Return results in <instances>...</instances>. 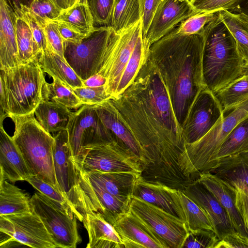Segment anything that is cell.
Instances as JSON below:
<instances>
[{
    "label": "cell",
    "mask_w": 248,
    "mask_h": 248,
    "mask_svg": "<svg viewBox=\"0 0 248 248\" xmlns=\"http://www.w3.org/2000/svg\"><path fill=\"white\" fill-rule=\"evenodd\" d=\"M241 0H190L199 13H217L223 10L231 12Z\"/></svg>",
    "instance_id": "bcb514c9"
},
{
    "label": "cell",
    "mask_w": 248,
    "mask_h": 248,
    "mask_svg": "<svg viewBox=\"0 0 248 248\" xmlns=\"http://www.w3.org/2000/svg\"><path fill=\"white\" fill-rule=\"evenodd\" d=\"M55 21L58 23L59 31L64 42L78 43L87 36L76 31L64 22Z\"/></svg>",
    "instance_id": "f5cc1de1"
},
{
    "label": "cell",
    "mask_w": 248,
    "mask_h": 248,
    "mask_svg": "<svg viewBox=\"0 0 248 248\" xmlns=\"http://www.w3.org/2000/svg\"><path fill=\"white\" fill-rule=\"evenodd\" d=\"M109 99L138 144L141 176L166 182L180 176L178 159L186 142L166 86L148 54L132 83Z\"/></svg>",
    "instance_id": "6da1fadb"
},
{
    "label": "cell",
    "mask_w": 248,
    "mask_h": 248,
    "mask_svg": "<svg viewBox=\"0 0 248 248\" xmlns=\"http://www.w3.org/2000/svg\"><path fill=\"white\" fill-rule=\"evenodd\" d=\"M133 196L156 205L185 222L177 189L161 183L145 181L140 176L137 181Z\"/></svg>",
    "instance_id": "d6986e66"
},
{
    "label": "cell",
    "mask_w": 248,
    "mask_h": 248,
    "mask_svg": "<svg viewBox=\"0 0 248 248\" xmlns=\"http://www.w3.org/2000/svg\"><path fill=\"white\" fill-rule=\"evenodd\" d=\"M147 55L148 54H146L144 51L141 32L139 36L133 52L123 72L113 97L123 93L132 83Z\"/></svg>",
    "instance_id": "ab89813d"
},
{
    "label": "cell",
    "mask_w": 248,
    "mask_h": 248,
    "mask_svg": "<svg viewBox=\"0 0 248 248\" xmlns=\"http://www.w3.org/2000/svg\"><path fill=\"white\" fill-rule=\"evenodd\" d=\"M241 76H248V61H244L242 66Z\"/></svg>",
    "instance_id": "91938a15"
},
{
    "label": "cell",
    "mask_w": 248,
    "mask_h": 248,
    "mask_svg": "<svg viewBox=\"0 0 248 248\" xmlns=\"http://www.w3.org/2000/svg\"><path fill=\"white\" fill-rule=\"evenodd\" d=\"M215 95L226 114L248 99V76H240Z\"/></svg>",
    "instance_id": "d590c367"
},
{
    "label": "cell",
    "mask_w": 248,
    "mask_h": 248,
    "mask_svg": "<svg viewBox=\"0 0 248 248\" xmlns=\"http://www.w3.org/2000/svg\"><path fill=\"white\" fill-rule=\"evenodd\" d=\"M111 31L109 26H100L78 43L64 42V58L82 80L97 74Z\"/></svg>",
    "instance_id": "7c38bea8"
},
{
    "label": "cell",
    "mask_w": 248,
    "mask_h": 248,
    "mask_svg": "<svg viewBox=\"0 0 248 248\" xmlns=\"http://www.w3.org/2000/svg\"><path fill=\"white\" fill-rule=\"evenodd\" d=\"M72 113L63 105L44 100L34 111L37 121L49 133L67 129Z\"/></svg>",
    "instance_id": "f1b7e54d"
},
{
    "label": "cell",
    "mask_w": 248,
    "mask_h": 248,
    "mask_svg": "<svg viewBox=\"0 0 248 248\" xmlns=\"http://www.w3.org/2000/svg\"><path fill=\"white\" fill-rule=\"evenodd\" d=\"M141 19L140 0H114L110 27L115 32L121 33Z\"/></svg>",
    "instance_id": "1f68e13d"
},
{
    "label": "cell",
    "mask_w": 248,
    "mask_h": 248,
    "mask_svg": "<svg viewBox=\"0 0 248 248\" xmlns=\"http://www.w3.org/2000/svg\"><path fill=\"white\" fill-rule=\"evenodd\" d=\"M11 119L15 124L12 138L32 176L59 190L54 165V137L40 124L34 113Z\"/></svg>",
    "instance_id": "277c9868"
},
{
    "label": "cell",
    "mask_w": 248,
    "mask_h": 248,
    "mask_svg": "<svg viewBox=\"0 0 248 248\" xmlns=\"http://www.w3.org/2000/svg\"><path fill=\"white\" fill-rule=\"evenodd\" d=\"M54 138L53 153L56 180L59 190L70 200L78 174L72 161L67 129L57 132Z\"/></svg>",
    "instance_id": "ac0fdd59"
},
{
    "label": "cell",
    "mask_w": 248,
    "mask_h": 248,
    "mask_svg": "<svg viewBox=\"0 0 248 248\" xmlns=\"http://www.w3.org/2000/svg\"><path fill=\"white\" fill-rule=\"evenodd\" d=\"M231 12L242 13L248 16V0H241Z\"/></svg>",
    "instance_id": "6f0895ef"
},
{
    "label": "cell",
    "mask_w": 248,
    "mask_h": 248,
    "mask_svg": "<svg viewBox=\"0 0 248 248\" xmlns=\"http://www.w3.org/2000/svg\"><path fill=\"white\" fill-rule=\"evenodd\" d=\"M202 34H182L175 27L153 43L148 56L160 75L182 127L200 91L202 74Z\"/></svg>",
    "instance_id": "7a4b0ae2"
},
{
    "label": "cell",
    "mask_w": 248,
    "mask_h": 248,
    "mask_svg": "<svg viewBox=\"0 0 248 248\" xmlns=\"http://www.w3.org/2000/svg\"><path fill=\"white\" fill-rule=\"evenodd\" d=\"M248 248V236L236 231L228 233L219 239L215 248Z\"/></svg>",
    "instance_id": "681fc988"
},
{
    "label": "cell",
    "mask_w": 248,
    "mask_h": 248,
    "mask_svg": "<svg viewBox=\"0 0 248 248\" xmlns=\"http://www.w3.org/2000/svg\"><path fill=\"white\" fill-rule=\"evenodd\" d=\"M217 16V13L197 14L182 21L176 27V31L182 34H202L205 25Z\"/></svg>",
    "instance_id": "7bdbcfd3"
},
{
    "label": "cell",
    "mask_w": 248,
    "mask_h": 248,
    "mask_svg": "<svg viewBox=\"0 0 248 248\" xmlns=\"http://www.w3.org/2000/svg\"><path fill=\"white\" fill-rule=\"evenodd\" d=\"M38 60L43 71L53 78H57L72 89L84 87L82 79L67 62L64 58L56 53L47 44Z\"/></svg>",
    "instance_id": "83f0119b"
},
{
    "label": "cell",
    "mask_w": 248,
    "mask_h": 248,
    "mask_svg": "<svg viewBox=\"0 0 248 248\" xmlns=\"http://www.w3.org/2000/svg\"><path fill=\"white\" fill-rule=\"evenodd\" d=\"M248 117V99L227 112L202 138L186 144L178 163L183 174L189 178L213 167L217 153L223 141L243 120Z\"/></svg>",
    "instance_id": "5b68a950"
},
{
    "label": "cell",
    "mask_w": 248,
    "mask_h": 248,
    "mask_svg": "<svg viewBox=\"0 0 248 248\" xmlns=\"http://www.w3.org/2000/svg\"><path fill=\"white\" fill-rule=\"evenodd\" d=\"M94 24L109 26L114 0H86Z\"/></svg>",
    "instance_id": "ee69618b"
},
{
    "label": "cell",
    "mask_w": 248,
    "mask_h": 248,
    "mask_svg": "<svg viewBox=\"0 0 248 248\" xmlns=\"http://www.w3.org/2000/svg\"><path fill=\"white\" fill-rule=\"evenodd\" d=\"M217 14L233 36L240 56L248 61V16L225 10Z\"/></svg>",
    "instance_id": "4dcf8cb0"
},
{
    "label": "cell",
    "mask_w": 248,
    "mask_h": 248,
    "mask_svg": "<svg viewBox=\"0 0 248 248\" xmlns=\"http://www.w3.org/2000/svg\"><path fill=\"white\" fill-rule=\"evenodd\" d=\"M47 44L62 57H64V41L59 31L58 23L55 21L49 22L44 28Z\"/></svg>",
    "instance_id": "7dc6e473"
},
{
    "label": "cell",
    "mask_w": 248,
    "mask_h": 248,
    "mask_svg": "<svg viewBox=\"0 0 248 248\" xmlns=\"http://www.w3.org/2000/svg\"><path fill=\"white\" fill-rule=\"evenodd\" d=\"M77 0H64L66 9L71 7Z\"/></svg>",
    "instance_id": "94428289"
},
{
    "label": "cell",
    "mask_w": 248,
    "mask_h": 248,
    "mask_svg": "<svg viewBox=\"0 0 248 248\" xmlns=\"http://www.w3.org/2000/svg\"><path fill=\"white\" fill-rule=\"evenodd\" d=\"M177 194L184 213L185 223L188 230L203 229L216 233L212 220L205 210L182 190L177 189Z\"/></svg>",
    "instance_id": "836d02e7"
},
{
    "label": "cell",
    "mask_w": 248,
    "mask_h": 248,
    "mask_svg": "<svg viewBox=\"0 0 248 248\" xmlns=\"http://www.w3.org/2000/svg\"><path fill=\"white\" fill-rule=\"evenodd\" d=\"M224 115L215 94L203 88L194 101L182 128L186 144L206 135Z\"/></svg>",
    "instance_id": "9a60e30c"
},
{
    "label": "cell",
    "mask_w": 248,
    "mask_h": 248,
    "mask_svg": "<svg viewBox=\"0 0 248 248\" xmlns=\"http://www.w3.org/2000/svg\"><path fill=\"white\" fill-rule=\"evenodd\" d=\"M82 105H94L110 98L106 93L104 86L97 87H80L72 89Z\"/></svg>",
    "instance_id": "f6af8a7d"
},
{
    "label": "cell",
    "mask_w": 248,
    "mask_h": 248,
    "mask_svg": "<svg viewBox=\"0 0 248 248\" xmlns=\"http://www.w3.org/2000/svg\"><path fill=\"white\" fill-rule=\"evenodd\" d=\"M218 241L214 232L203 229L188 230L182 248H215Z\"/></svg>",
    "instance_id": "b9f144b4"
},
{
    "label": "cell",
    "mask_w": 248,
    "mask_h": 248,
    "mask_svg": "<svg viewBox=\"0 0 248 248\" xmlns=\"http://www.w3.org/2000/svg\"><path fill=\"white\" fill-rule=\"evenodd\" d=\"M72 161L76 170L85 172L132 171L141 175L142 171L140 158L116 140L85 148Z\"/></svg>",
    "instance_id": "52a82bcc"
},
{
    "label": "cell",
    "mask_w": 248,
    "mask_h": 248,
    "mask_svg": "<svg viewBox=\"0 0 248 248\" xmlns=\"http://www.w3.org/2000/svg\"><path fill=\"white\" fill-rule=\"evenodd\" d=\"M52 1L62 10L66 9L64 0H51Z\"/></svg>",
    "instance_id": "680465c9"
},
{
    "label": "cell",
    "mask_w": 248,
    "mask_h": 248,
    "mask_svg": "<svg viewBox=\"0 0 248 248\" xmlns=\"http://www.w3.org/2000/svg\"><path fill=\"white\" fill-rule=\"evenodd\" d=\"M82 81L84 86L97 87L104 86L106 82V79L100 75L95 74Z\"/></svg>",
    "instance_id": "9f6ffc18"
},
{
    "label": "cell",
    "mask_w": 248,
    "mask_h": 248,
    "mask_svg": "<svg viewBox=\"0 0 248 248\" xmlns=\"http://www.w3.org/2000/svg\"><path fill=\"white\" fill-rule=\"evenodd\" d=\"M82 222L87 231V248H124V246L113 225L99 212L83 214Z\"/></svg>",
    "instance_id": "cb8c5ba5"
},
{
    "label": "cell",
    "mask_w": 248,
    "mask_h": 248,
    "mask_svg": "<svg viewBox=\"0 0 248 248\" xmlns=\"http://www.w3.org/2000/svg\"><path fill=\"white\" fill-rule=\"evenodd\" d=\"M0 181H26L32 175L12 138L0 125Z\"/></svg>",
    "instance_id": "7402d4cb"
},
{
    "label": "cell",
    "mask_w": 248,
    "mask_h": 248,
    "mask_svg": "<svg viewBox=\"0 0 248 248\" xmlns=\"http://www.w3.org/2000/svg\"><path fill=\"white\" fill-rule=\"evenodd\" d=\"M247 152L248 117L241 121L226 137L217 153L212 169L220 159Z\"/></svg>",
    "instance_id": "e575fe53"
},
{
    "label": "cell",
    "mask_w": 248,
    "mask_h": 248,
    "mask_svg": "<svg viewBox=\"0 0 248 248\" xmlns=\"http://www.w3.org/2000/svg\"><path fill=\"white\" fill-rule=\"evenodd\" d=\"M17 16L7 0H0V69L19 64L16 35Z\"/></svg>",
    "instance_id": "44dd1931"
},
{
    "label": "cell",
    "mask_w": 248,
    "mask_h": 248,
    "mask_svg": "<svg viewBox=\"0 0 248 248\" xmlns=\"http://www.w3.org/2000/svg\"><path fill=\"white\" fill-rule=\"evenodd\" d=\"M31 204L58 248H76L81 238L75 215L68 214L39 192L31 197Z\"/></svg>",
    "instance_id": "30bf717a"
},
{
    "label": "cell",
    "mask_w": 248,
    "mask_h": 248,
    "mask_svg": "<svg viewBox=\"0 0 248 248\" xmlns=\"http://www.w3.org/2000/svg\"><path fill=\"white\" fill-rule=\"evenodd\" d=\"M183 191L208 213L219 239L226 234L235 231L226 211L217 199L197 179L192 181Z\"/></svg>",
    "instance_id": "ffe728a7"
},
{
    "label": "cell",
    "mask_w": 248,
    "mask_h": 248,
    "mask_svg": "<svg viewBox=\"0 0 248 248\" xmlns=\"http://www.w3.org/2000/svg\"><path fill=\"white\" fill-rule=\"evenodd\" d=\"M230 189L233 193L235 206L242 219L248 235V195L239 190Z\"/></svg>",
    "instance_id": "816d5d0a"
},
{
    "label": "cell",
    "mask_w": 248,
    "mask_h": 248,
    "mask_svg": "<svg viewBox=\"0 0 248 248\" xmlns=\"http://www.w3.org/2000/svg\"><path fill=\"white\" fill-rule=\"evenodd\" d=\"M53 21L66 23L76 31L87 35L95 27L86 0H77L71 7L62 11Z\"/></svg>",
    "instance_id": "d6a6232c"
},
{
    "label": "cell",
    "mask_w": 248,
    "mask_h": 248,
    "mask_svg": "<svg viewBox=\"0 0 248 248\" xmlns=\"http://www.w3.org/2000/svg\"><path fill=\"white\" fill-rule=\"evenodd\" d=\"M67 130L72 159L85 148L117 141L101 122L94 105H83L73 112Z\"/></svg>",
    "instance_id": "5bb4252c"
},
{
    "label": "cell",
    "mask_w": 248,
    "mask_h": 248,
    "mask_svg": "<svg viewBox=\"0 0 248 248\" xmlns=\"http://www.w3.org/2000/svg\"><path fill=\"white\" fill-rule=\"evenodd\" d=\"M140 0L143 36L146 34L154 15L162 0Z\"/></svg>",
    "instance_id": "f907efd6"
},
{
    "label": "cell",
    "mask_w": 248,
    "mask_h": 248,
    "mask_svg": "<svg viewBox=\"0 0 248 248\" xmlns=\"http://www.w3.org/2000/svg\"><path fill=\"white\" fill-rule=\"evenodd\" d=\"M129 210L146 223L168 248H182L188 233L185 221L135 196L131 198Z\"/></svg>",
    "instance_id": "4fadbf2b"
},
{
    "label": "cell",
    "mask_w": 248,
    "mask_h": 248,
    "mask_svg": "<svg viewBox=\"0 0 248 248\" xmlns=\"http://www.w3.org/2000/svg\"><path fill=\"white\" fill-rule=\"evenodd\" d=\"M141 32V19L121 33H116L112 29L97 73L106 78L104 87L110 98L115 95L122 75Z\"/></svg>",
    "instance_id": "ba28073f"
},
{
    "label": "cell",
    "mask_w": 248,
    "mask_h": 248,
    "mask_svg": "<svg viewBox=\"0 0 248 248\" xmlns=\"http://www.w3.org/2000/svg\"><path fill=\"white\" fill-rule=\"evenodd\" d=\"M26 8L43 28L56 19L62 11L51 0H34Z\"/></svg>",
    "instance_id": "60d3db41"
},
{
    "label": "cell",
    "mask_w": 248,
    "mask_h": 248,
    "mask_svg": "<svg viewBox=\"0 0 248 248\" xmlns=\"http://www.w3.org/2000/svg\"><path fill=\"white\" fill-rule=\"evenodd\" d=\"M16 35L19 64L39 58L41 52L27 23L17 16Z\"/></svg>",
    "instance_id": "8d00e7d4"
},
{
    "label": "cell",
    "mask_w": 248,
    "mask_h": 248,
    "mask_svg": "<svg viewBox=\"0 0 248 248\" xmlns=\"http://www.w3.org/2000/svg\"><path fill=\"white\" fill-rule=\"evenodd\" d=\"M89 181L100 186L120 200L130 203L138 178L141 175L132 171L85 172L79 170Z\"/></svg>",
    "instance_id": "603a6c76"
},
{
    "label": "cell",
    "mask_w": 248,
    "mask_h": 248,
    "mask_svg": "<svg viewBox=\"0 0 248 248\" xmlns=\"http://www.w3.org/2000/svg\"><path fill=\"white\" fill-rule=\"evenodd\" d=\"M17 17H21L22 11L29 8L34 0H7Z\"/></svg>",
    "instance_id": "11a10c76"
},
{
    "label": "cell",
    "mask_w": 248,
    "mask_h": 248,
    "mask_svg": "<svg viewBox=\"0 0 248 248\" xmlns=\"http://www.w3.org/2000/svg\"><path fill=\"white\" fill-rule=\"evenodd\" d=\"M26 181L53 202L71 215H75L82 222L83 217L67 197L53 185L37 177L32 176Z\"/></svg>",
    "instance_id": "f35d334b"
},
{
    "label": "cell",
    "mask_w": 248,
    "mask_h": 248,
    "mask_svg": "<svg viewBox=\"0 0 248 248\" xmlns=\"http://www.w3.org/2000/svg\"><path fill=\"white\" fill-rule=\"evenodd\" d=\"M197 179L217 199L226 211L233 228L236 232L248 236L235 206L232 190L219 177L209 171L200 172Z\"/></svg>",
    "instance_id": "484cf974"
},
{
    "label": "cell",
    "mask_w": 248,
    "mask_h": 248,
    "mask_svg": "<svg viewBox=\"0 0 248 248\" xmlns=\"http://www.w3.org/2000/svg\"><path fill=\"white\" fill-rule=\"evenodd\" d=\"M202 34L203 83L215 94L241 76L244 60L233 36L217 14L205 25Z\"/></svg>",
    "instance_id": "3957f363"
},
{
    "label": "cell",
    "mask_w": 248,
    "mask_h": 248,
    "mask_svg": "<svg viewBox=\"0 0 248 248\" xmlns=\"http://www.w3.org/2000/svg\"><path fill=\"white\" fill-rule=\"evenodd\" d=\"M199 13L189 0H162L142 36L145 53L147 54L153 43L169 33L179 23Z\"/></svg>",
    "instance_id": "2e32d148"
},
{
    "label": "cell",
    "mask_w": 248,
    "mask_h": 248,
    "mask_svg": "<svg viewBox=\"0 0 248 248\" xmlns=\"http://www.w3.org/2000/svg\"><path fill=\"white\" fill-rule=\"evenodd\" d=\"M78 180L71 202L81 214L99 212L112 225L129 209L130 203L108 192L100 186L89 181L78 171Z\"/></svg>",
    "instance_id": "8fae6325"
},
{
    "label": "cell",
    "mask_w": 248,
    "mask_h": 248,
    "mask_svg": "<svg viewBox=\"0 0 248 248\" xmlns=\"http://www.w3.org/2000/svg\"><path fill=\"white\" fill-rule=\"evenodd\" d=\"M0 125H2L4 119L9 116L8 100L5 82L3 76L0 74Z\"/></svg>",
    "instance_id": "db71d44e"
},
{
    "label": "cell",
    "mask_w": 248,
    "mask_h": 248,
    "mask_svg": "<svg viewBox=\"0 0 248 248\" xmlns=\"http://www.w3.org/2000/svg\"><path fill=\"white\" fill-rule=\"evenodd\" d=\"M44 71L38 59L15 67L0 69L8 100L9 116L34 113L43 100Z\"/></svg>",
    "instance_id": "8992f818"
},
{
    "label": "cell",
    "mask_w": 248,
    "mask_h": 248,
    "mask_svg": "<svg viewBox=\"0 0 248 248\" xmlns=\"http://www.w3.org/2000/svg\"><path fill=\"white\" fill-rule=\"evenodd\" d=\"M31 211V198L28 193L7 180L0 181V216Z\"/></svg>",
    "instance_id": "f546056e"
},
{
    "label": "cell",
    "mask_w": 248,
    "mask_h": 248,
    "mask_svg": "<svg viewBox=\"0 0 248 248\" xmlns=\"http://www.w3.org/2000/svg\"><path fill=\"white\" fill-rule=\"evenodd\" d=\"M209 171L230 188L239 190L248 195V152L220 159Z\"/></svg>",
    "instance_id": "d4e9b609"
},
{
    "label": "cell",
    "mask_w": 248,
    "mask_h": 248,
    "mask_svg": "<svg viewBox=\"0 0 248 248\" xmlns=\"http://www.w3.org/2000/svg\"><path fill=\"white\" fill-rule=\"evenodd\" d=\"M94 105L101 122L114 139L124 144L140 158L139 146L135 138L119 119L109 99Z\"/></svg>",
    "instance_id": "4316f807"
},
{
    "label": "cell",
    "mask_w": 248,
    "mask_h": 248,
    "mask_svg": "<svg viewBox=\"0 0 248 248\" xmlns=\"http://www.w3.org/2000/svg\"><path fill=\"white\" fill-rule=\"evenodd\" d=\"M43 100L55 102L70 109H77L82 106L72 89L57 78H53L51 83L45 82Z\"/></svg>",
    "instance_id": "74e56055"
},
{
    "label": "cell",
    "mask_w": 248,
    "mask_h": 248,
    "mask_svg": "<svg viewBox=\"0 0 248 248\" xmlns=\"http://www.w3.org/2000/svg\"><path fill=\"white\" fill-rule=\"evenodd\" d=\"M0 248L16 243L32 248H58L40 217L31 212L0 216Z\"/></svg>",
    "instance_id": "9c48e42d"
},
{
    "label": "cell",
    "mask_w": 248,
    "mask_h": 248,
    "mask_svg": "<svg viewBox=\"0 0 248 248\" xmlns=\"http://www.w3.org/2000/svg\"><path fill=\"white\" fill-rule=\"evenodd\" d=\"M113 226L124 248H168L162 239L129 209Z\"/></svg>",
    "instance_id": "e0dca14e"
},
{
    "label": "cell",
    "mask_w": 248,
    "mask_h": 248,
    "mask_svg": "<svg viewBox=\"0 0 248 248\" xmlns=\"http://www.w3.org/2000/svg\"><path fill=\"white\" fill-rule=\"evenodd\" d=\"M22 18L29 25L42 53L47 46V41L43 28L25 8L22 11Z\"/></svg>",
    "instance_id": "c3c4849f"
}]
</instances>
